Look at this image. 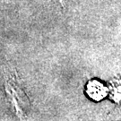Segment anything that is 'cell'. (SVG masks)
Segmentation results:
<instances>
[{
  "label": "cell",
  "instance_id": "obj_2",
  "mask_svg": "<svg viewBox=\"0 0 121 121\" xmlns=\"http://www.w3.org/2000/svg\"><path fill=\"white\" fill-rule=\"evenodd\" d=\"M85 91L89 98L95 101H99L108 94V87L99 80L93 79L87 82Z\"/></svg>",
  "mask_w": 121,
  "mask_h": 121
},
{
  "label": "cell",
  "instance_id": "obj_1",
  "mask_svg": "<svg viewBox=\"0 0 121 121\" xmlns=\"http://www.w3.org/2000/svg\"><path fill=\"white\" fill-rule=\"evenodd\" d=\"M4 88L12 111L19 119L26 118L30 111V100L19 74L13 67L4 70Z\"/></svg>",
  "mask_w": 121,
  "mask_h": 121
},
{
  "label": "cell",
  "instance_id": "obj_4",
  "mask_svg": "<svg viewBox=\"0 0 121 121\" xmlns=\"http://www.w3.org/2000/svg\"><path fill=\"white\" fill-rule=\"evenodd\" d=\"M59 4H60L61 6H63V7H65V4H66V0H56Z\"/></svg>",
  "mask_w": 121,
  "mask_h": 121
},
{
  "label": "cell",
  "instance_id": "obj_3",
  "mask_svg": "<svg viewBox=\"0 0 121 121\" xmlns=\"http://www.w3.org/2000/svg\"><path fill=\"white\" fill-rule=\"evenodd\" d=\"M108 93L110 94L111 99L115 102H119L120 100V81L119 79L113 80L111 86L108 88Z\"/></svg>",
  "mask_w": 121,
  "mask_h": 121
}]
</instances>
